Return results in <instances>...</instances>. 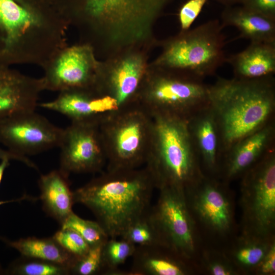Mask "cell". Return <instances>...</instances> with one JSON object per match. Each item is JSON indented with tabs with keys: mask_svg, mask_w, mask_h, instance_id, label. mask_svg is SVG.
<instances>
[{
	"mask_svg": "<svg viewBox=\"0 0 275 275\" xmlns=\"http://www.w3.org/2000/svg\"><path fill=\"white\" fill-rule=\"evenodd\" d=\"M68 24L46 0H0V67H42L67 44Z\"/></svg>",
	"mask_w": 275,
	"mask_h": 275,
	"instance_id": "obj_1",
	"label": "cell"
},
{
	"mask_svg": "<svg viewBox=\"0 0 275 275\" xmlns=\"http://www.w3.org/2000/svg\"><path fill=\"white\" fill-rule=\"evenodd\" d=\"M2 272V269L0 265V273Z\"/></svg>",
	"mask_w": 275,
	"mask_h": 275,
	"instance_id": "obj_40",
	"label": "cell"
},
{
	"mask_svg": "<svg viewBox=\"0 0 275 275\" xmlns=\"http://www.w3.org/2000/svg\"><path fill=\"white\" fill-rule=\"evenodd\" d=\"M61 225V228H69L77 232L90 248L103 245L109 239L105 231L97 221L83 219L73 212Z\"/></svg>",
	"mask_w": 275,
	"mask_h": 275,
	"instance_id": "obj_27",
	"label": "cell"
},
{
	"mask_svg": "<svg viewBox=\"0 0 275 275\" xmlns=\"http://www.w3.org/2000/svg\"><path fill=\"white\" fill-rule=\"evenodd\" d=\"M39 105L66 116L71 121L99 120L103 115L120 108L115 98L100 94L92 88L62 91L55 99Z\"/></svg>",
	"mask_w": 275,
	"mask_h": 275,
	"instance_id": "obj_13",
	"label": "cell"
},
{
	"mask_svg": "<svg viewBox=\"0 0 275 275\" xmlns=\"http://www.w3.org/2000/svg\"><path fill=\"white\" fill-rule=\"evenodd\" d=\"M208 0H188L180 9L179 19L183 31L188 30Z\"/></svg>",
	"mask_w": 275,
	"mask_h": 275,
	"instance_id": "obj_30",
	"label": "cell"
},
{
	"mask_svg": "<svg viewBox=\"0 0 275 275\" xmlns=\"http://www.w3.org/2000/svg\"><path fill=\"white\" fill-rule=\"evenodd\" d=\"M44 90L41 78L24 75L10 67H0V121L14 114L35 111Z\"/></svg>",
	"mask_w": 275,
	"mask_h": 275,
	"instance_id": "obj_14",
	"label": "cell"
},
{
	"mask_svg": "<svg viewBox=\"0 0 275 275\" xmlns=\"http://www.w3.org/2000/svg\"><path fill=\"white\" fill-rule=\"evenodd\" d=\"M145 74V67L141 59L131 57L119 65L106 79L109 93L120 108L132 103L131 98L138 90Z\"/></svg>",
	"mask_w": 275,
	"mask_h": 275,
	"instance_id": "obj_21",
	"label": "cell"
},
{
	"mask_svg": "<svg viewBox=\"0 0 275 275\" xmlns=\"http://www.w3.org/2000/svg\"><path fill=\"white\" fill-rule=\"evenodd\" d=\"M196 201V208L201 218L216 230L228 228L230 223L229 204L223 194L211 184H205Z\"/></svg>",
	"mask_w": 275,
	"mask_h": 275,
	"instance_id": "obj_23",
	"label": "cell"
},
{
	"mask_svg": "<svg viewBox=\"0 0 275 275\" xmlns=\"http://www.w3.org/2000/svg\"><path fill=\"white\" fill-rule=\"evenodd\" d=\"M221 24L236 28L240 34L237 38L251 42H275V20L244 7L228 6L221 14Z\"/></svg>",
	"mask_w": 275,
	"mask_h": 275,
	"instance_id": "obj_19",
	"label": "cell"
},
{
	"mask_svg": "<svg viewBox=\"0 0 275 275\" xmlns=\"http://www.w3.org/2000/svg\"><path fill=\"white\" fill-rule=\"evenodd\" d=\"M135 248V245L125 239L109 238L102 248V274L127 275V271L120 270L119 266L132 257Z\"/></svg>",
	"mask_w": 275,
	"mask_h": 275,
	"instance_id": "obj_24",
	"label": "cell"
},
{
	"mask_svg": "<svg viewBox=\"0 0 275 275\" xmlns=\"http://www.w3.org/2000/svg\"><path fill=\"white\" fill-rule=\"evenodd\" d=\"M24 257L41 259L66 266L70 269L77 260L64 250L53 238L28 237L16 241L4 240Z\"/></svg>",
	"mask_w": 275,
	"mask_h": 275,
	"instance_id": "obj_22",
	"label": "cell"
},
{
	"mask_svg": "<svg viewBox=\"0 0 275 275\" xmlns=\"http://www.w3.org/2000/svg\"><path fill=\"white\" fill-rule=\"evenodd\" d=\"M9 159L22 162L30 168L37 169L35 164L25 156L14 153L8 149H4L0 147V160Z\"/></svg>",
	"mask_w": 275,
	"mask_h": 275,
	"instance_id": "obj_33",
	"label": "cell"
},
{
	"mask_svg": "<svg viewBox=\"0 0 275 275\" xmlns=\"http://www.w3.org/2000/svg\"><path fill=\"white\" fill-rule=\"evenodd\" d=\"M208 106L217 124L221 155L273 120V76L256 79L218 77L209 87Z\"/></svg>",
	"mask_w": 275,
	"mask_h": 275,
	"instance_id": "obj_3",
	"label": "cell"
},
{
	"mask_svg": "<svg viewBox=\"0 0 275 275\" xmlns=\"http://www.w3.org/2000/svg\"><path fill=\"white\" fill-rule=\"evenodd\" d=\"M98 5L101 6L108 8L110 7H113L114 6H118L122 3L124 0H94ZM126 1V0H125Z\"/></svg>",
	"mask_w": 275,
	"mask_h": 275,
	"instance_id": "obj_36",
	"label": "cell"
},
{
	"mask_svg": "<svg viewBox=\"0 0 275 275\" xmlns=\"http://www.w3.org/2000/svg\"><path fill=\"white\" fill-rule=\"evenodd\" d=\"M245 8L275 20V0H242Z\"/></svg>",
	"mask_w": 275,
	"mask_h": 275,
	"instance_id": "obj_31",
	"label": "cell"
},
{
	"mask_svg": "<svg viewBox=\"0 0 275 275\" xmlns=\"http://www.w3.org/2000/svg\"><path fill=\"white\" fill-rule=\"evenodd\" d=\"M64 133L35 111L12 115L0 121V144L22 156L60 147Z\"/></svg>",
	"mask_w": 275,
	"mask_h": 275,
	"instance_id": "obj_10",
	"label": "cell"
},
{
	"mask_svg": "<svg viewBox=\"0 0 275 275\" xmlns=\"http://www.w3.org/2000/svg\"><path fill=\"white\" fill-rule=\"evenodd\" d=\"M9 161L10 159H4L1 160L0 162V185L3 179L5 171L10 164Z\"/></svg>",
	"mask_w": 275,
	"mask_h": 275,
	"instance_id": "obj_37",
	"label": "cell"
},
{
	"mask_svg": "<svg viewBox=\"0 0 275 275\" xmlns=\"http://www.w3.org/2000/svg\"><path fill=\"white\" fill-rule=\"evenodd\" d=\"M99 120L72 121L64 129L60 170L68 176L99 172L106 163Z\"/></svg>",
	"mask_w": 275,
	"mask_h": 275,
	"instance_id": "obj_9",
	"label": "cell"
},
{
	"mask_svg": "<svg viewBox=\"0 0 275 275\" xmlns=\"http://www.w3.org/2000/svg\"><path fill=\"white\" fill-rule=\"evenodd\" d=\"M166 246H136L132 256V265L127 275L184 274L185 269L181 263L172 256L175 252L171 254L164 253Z\"/></svg>",
	"mask_w": 275,
	"mask_h": 275,
	"instance_id": "obj_20",
	"label": "cell"
},
{
	"mask_svg": "<svg viewBox=\"0 0 275 275\" xmlns=\"http://www.w3.org/2000/svg\"><path fill=\"white\" fill-rule=\"evenodd\" d=\"M234 77L256 79L275 73V42H250L241 51L226 58Z\"/></svg>",
	"mask_w": 275,
	"mask_h": 275,
	"instance_id": "obj_16",
	"label": "cell"
},
{
	"mask_svg": "<svg viewBox=\"0 0 275 275\" xmlns=\"http://www.w3.org/2000/svg\"><path fill=\"white\" fill-rule=\"evenodd\" d=\"M103 245L91 247L85 255L75 261L71 268L70 273L76 275L102 274Z\"/></svg>",
	"mask_w": 275,
	"mask_h": 275,
	"instance_id": "obj_29",
	"label": "cell"
},
{
	"mask_svg": "<svg viewBox=\"0 0 275 275\" xmlns=\"http://www.w3.org/2000/svg\"><path fill=\"white\" fill-rule=\"evenodd\" d=\"M226 5H229V6L231 5L236 4L238 3H240L242 0H216Z\"/></svg>",
	"mask_w": 275,
	"mask_h": 275,
	"instance_id": "obj_39",
	"label": "cell"
},
{
	"mask_svg": "<svg viewBox=\"0 0 275 275\" xmlns=\"http://www.w3.org/2000/svg\"><path fill=\"white\" fill-rule=\"evenodd\" d=\"M188 125L199 159L207 168H215L221 156L218 131L208 105L187 119Z\"/></svg>",
	"mask_w": 275,
	"mask_h": 275,
	"instance_id": "obj_17",
	"label": "cell"
},
{
	"mask_svg": "<svg viewBox=\"0 0 275 275\" xmlns=\"http://www.w3.org/2000/svg\"><path fill=\"white\" fill-rule=\"evenodd\" d=\"M12 264L8 269L11 274L66 275L70 269L64 265L41 259L25 257Z\"/></svg>",
	"mask_w": 275,
	"mask_h": 275,
	"instance_id": "obj_26",
	"label": "cell"
},
{
	"mask_svg": "<svg viewBox=\"0 0 275 275\" xmlns=\"http://www.w3.org/2000/svg\"><path fill=\"white\" fill-rule=\"evenodd\" d=\"M39 185L44 209L62 224L73 212L74 203L68 176L60 169L53 170L41 176Z\"/></svg>",
	"mask_w": 275,
	"mask_h": 275,
	"instance_id": "obj_18",
	"label": "cell"
},
{
	"mask_svg": "<svg viewBox=\"0 0 275 275\" xmlns=\"http://www.w3.org/2000/svg\"><path fill=\"white\" fill-rule=\"evenodd\" d=\"M224 28L217 19L183 31L169 41L158 63L165 69L203 80L214 75L225 62Z\"/></svg>",
	"mask_w": 275,
	"mask_h": 275,
	"instance_id": "obj_6",
	"label": "cell"
},
{
	"mask_svg": "<svg viewBox=\"0 0 275 275\" xmlns=\"http://www.w3.org/2000/svg\"><path fill=\"white\" fill-rule=\"evenodd\" d=\"M159 190L157 202L149 214L164 245L182 257L187 256L194 250V240L184 190L172 187Z\"/></svg>",
	"mask_w": 275,
	"mask_h": 275,
	"instance_id": "obj_11",
	"label": "cell"
},
{
	"mask_svg": "<svg viewBox=\"0 0 275 275\" xmlns=\"http://www.w3.org/2000/svg\"><path fill=\"white\" fill-rule=\"evenodd\" d=\"M155 187L145 167L106 170L74 191V202L93 212L109 238H117L148 212Z\"/></svg>",
	"mask_w": 275,
	"mask_h": 275,
	"instance_id": "obj_2",
	"label": "cell"
},
{
	"mask_svg": "<svg viewBox=\"0 0 275 275\" xmlns=\"http://www.w3.org/2000/svg\"><path fill=\"white\" fill-rule=\"evenodd\" d=\"M30 200L31 199V198H30L28 196L24 195L23 197L19 199H14V200H7V201H0V206L5 204L8 203L13 202H18L20 201L24 200Z\"/></svg>",
	"mask_w": 275,
	"mask_h": 275,
	"instance_id": "obj_38",
	"label": "cell"
},
{
	"mask_svg": "<svg viewBox=\"0 0 275 275\" xmlns=\"http://www.w3.org/2000/svg\"><path fill=\"white\" fill-rule=\"evenodd\" d=\"M274 150H270L250 168L243 182L248 212L261 232L268 231L274 222Z\"/></svg>",
	"mask_w": 275,
	"mask_h": 275,
	"instance_id": "obj_12",
	"label": "cell"
},
{
	"mask_svg": "<svg viewBox=\"0 0 275 275\" xmlns=\"http://www.w3.org/2000/svg\"><path fill=\"white\" fill-rule=\"evenodd\" d=\"M99 129L107 170H129L145 164L150 147L152 118L142 106L132 103L103 115Z\"/></svg>",
	"mask_w": 275,
	"mask_h": 275,
	"instance_id": "obj_5",
	"label": "cell"
},
{
	"mask_svg": "<svg viewBox=\"0 0 275 275\" xmlns=\"http://www.w3.org/2000/svg\"><path fill=\"white\" fill-rule=\"evenodd\" d=\"M120 237L136 246L164 245L149 211L132 224Z\"/></svg>",
	"mask_w": 275,
	"mask_h": 275,
	"instance_id": "obj_25",
	"label": "cell"
},
{
	"mask_svg": "<svg viewBox=\"0 0 275 275\" xmlns=\"http://www.w3.org/2000/svg\"><path fill=\"white\" fill-rule=\"evenodd\" d=\"M150 115L151 142L145 167L155 187L185 189L201 178L199 158L187 119L161 113Z\"/></svg>",
	"mask_w": 275,
	"mask_h": 275,
	"instance_id": "obj_4",
	"label": "cell"
},
{
	"mask_svg": "<svg viewBox=\"0 0 275 275\" xmlns=\"http://www.w3.org/2000/svg\"><path fill=\"white\" fill-rule=\"evenodd\" d=\"M93 55L92 47L87 44H66L58 49L42 67L44 90L92 88L99 69Z\"/></svg>",
	"mask_w": 275,
	"mask_h": 275,
	"instance_id": "obj_8",
	"label": "cell"
},
{
	"mask_svg": "<svg viewBox=\"0 0 275 275\" xmlns=\"http://www.w3.org/2000/svg\"><path fill=\"white\" fill-rule=\"evenodd\" d=\"M274 139L273 120L236 144L225 155L227 176L233 177L249 170L274 148Z\"/></svg>",
	"mask_w": 275,
	"mask_h": 275,
	"instance_id": "obj_15",
	"label": "cell"
},
{
	"mask_svg": "<svg viewBox=\"0 0 275 275\" xmlns=\"http://www.w3.org/2000/svg\"><path fill=\"white\" fill-rule=\"evenodd\" d=\"M211 271L214 275H228L230 274L227 269L223 265L218 263L213 264L210 268Z\"/></svg>",
	"mask_w": 275,
	"mask_h": 275,
	"instance_id": "obj_35",
	"label": "cell"
},
{
	"mask_svg": "<svg viewBox=\"0 0 275 275\" xmlns=\"http://www.w3.org/2000/svg\"><path fill=\"white\" fill-rule=\"evenodd\" d=\"M264 256V251L262 248L252 246L240 250L237 254V258L243 264L254 265L258 264Z\"/></svg>",
	"mask_w": 275,
	"mask_h": 275,
	"instance_id": "obj_32",
	"label": "cell"
},
{
	"mask_svg": "<svg viewBox=\"0 0 275 275\" xmlns=\"http://www.w3.org/2000/svg\"><path fill=\"white\" fill-rule=\"evenodd\" d=\"M209 87L203 80L171 71L153 78L138 104L150 114L188 119L209 103Z\"/></svg>",
	"mask_w": 275,
	"mask_h": 275,
	"instance_id": "obj_7",
	"label": "cell"
},
{
	"mask_svg": "<svg viewBox=\"0 0 275 275\" xmlns=\"http://www.w3.org/2000/svg\"><path fill=\"white\" fill-rule=\"evenodd\" d=\"M262 271L265 273L274 272L275 271V248L271 247L266 255L265 261L262 264Z\"/></svg>",
	"mask_w": 275,
	"mask_h": 275,
	"instance_id": "obj_34",
	"label": "cell"
},
{
	"mask_svg": "<svg viewBox=\"0 0 275 275\" xmlns=\"http://www.w3.org/2000/svg\"><path fill=\"white\" fill-rule=\"evenodd\" d=\"M52 238L77 259L85 255L90 248L84 239L71 229L61 228L54 234Z\"/></svg>",
	"mask_w": 275,
	"mask_h": 275,
	"instance_id": "obj_28",
	"label": "cell"
}]
</instances>
